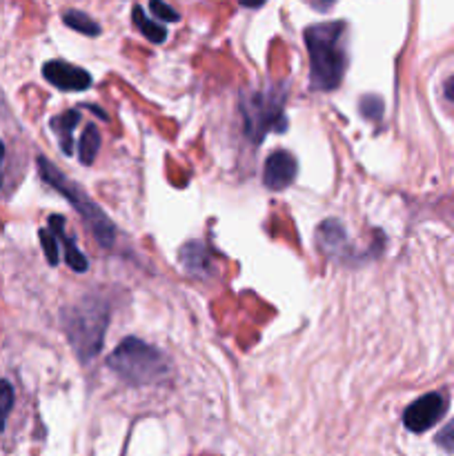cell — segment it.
<instances>
[{
	"label": "cell",
	"instance_id": "1",
	"mask_svg": "<svg viewBox=\"0 0 454 456\" xmlns=\"http://www.w3.org/2000/svg\"><path fill=\"white\" fill-rule=\"evenodd\" d=\"M343 22H323L305 29L307 56H310V85L319 92H332L345 74L343 52Z\"/></svg>",
	"mask_w": 454,
	"mask_h": 456
},
{
	"label": "cell",
	"instance_id": "2",
	"mask_svg": "<svg viewBox=\"0 0 454 456\" xmlns=\"http://www.w3.org/2000/svg\"><path fill=\"white\" fill-rule=\"evenodd\" d=\"M107 365L118 374L123 381L132 386H151L169 377L172 365L169 359L156 347L147 346L141 338H125L111 356L107 359Z\"/></svg>",
	"mask_w": 454,
	"mask_h": 456
},
{
	"label": "cell",
	"instance_id": "3",
	"mask_svg": "<svg viewBox=\"0 0 454 456\" xmlns=\"http://www.w3.org/2000/svg\"><path fill=\"white\" fill-rule=\"evenodd\" d=\"M38 169H40V176H43V181L49 183V185H52L56 191H61V194L65 196L71 205H74L76 212H78L80 216L87 221V225L92 227V232H93V236H96L98 243H101L102 248H111V243H114V239H116V230H114V225H111L109 218L102 214V209L98 208V205L93 203V200L89 199V196L85 194L78 185H76V183H71L69 178H67L65 174L56 167V165L49 163L45 156H38Z\"/></svg>",
	"mask_w": 454,
	"mask_h": 456
},
{
	"label": "cell",
	"instance_id": "4",
	"mask_svg": "<svg viewBox=\"0 0 454 456\" xmlns=\"http://www.w3.org/2000/svg\"><path fill=\"white\" fill-rule=\"evenodd\" d=\"M107 328V307L101 301H83L65 316L67 338L83 361L101 352Z\"/></svg>",
	"mask_w": 454,
	"mask_h": 456
},
{
	"label": "cell",
	"instance_id": "5",
	"mask_svg": "<svg viewBox=\"0 0 454 456\" xmlns=\"http://www.w3.org/2000/svg\"><path fill=\"white\" fill-rule=\"evenodd\" d=\"M245 116V132L254 142L261 141L267 132H280L283 123V94L256 92L240 102Z\"/></svg>",
	"mask_w": 454,
	"mask_h": 456
},
{
	"label": "cell",
	"instance_id": "6",
	"mask_svg": "<svg viewBox=\"0 0 454 456\" xmlns=\"http://www.w3.org/2000/svg\"><path fill=\"white\" fill-rule=\"evenodd\" d=\"M445 414V399L436 392L414 401L403 414V423L409 432H426Z\"/></svg>",
	"mask_w": 454,
	"mask_h": 456
},
{
	"label": "cell",
	"instance_id": "7",
	"mask_svg": "<svg viewBox=\"0 0 454 456\" xmlns=\"http://www.w3.org/2000/svg\"><path fill=\"white\" fill-rule=\"evenodd\" d=\"M43 76L45 80H49L53 87L62 89V92H85L92 85V76L87 71L62 61L45 62Z\"/></svg>",
	"mask_w": 454,
	"mask_h": 456
},
{
	"label": "cell",
	"instance_id": "8",
	"mask_svg": "<svg viewBox=\"0 0 454 456\" xmlns=\"http://www.w3.org/2000/svg\"><path fill=\"white\" fill-rule=\"evenodd\" d=\"M298 165L294 160V156L289 151H274V154L267 156L265 169H263V183H265L267 190L280 191L285 187H289L296 178Z\"/></svg>",
	"mask_w": 454,
	"mask_h": 456
},
{
	"label": "cell",
	"instance_id": "9",
	"mask_svg": "<svg viewBox=\"0 0 454 456\" xmlns=\"http://www.w3.org/2000/svg\"><path fill=\"white\" fill-rule=\"evenodd\" d=\"M316 240H319L320 249L329 256H341L343 249L347 248L345 230L338 221H325L320 223L319 232H316Z\"/></svg>",
	"mask_w": 454,
	"mask_h": 456
},
{
	"label": "cell",
	"instance_id": "10",
	"mask_svg": "<svg viewBox=\"0 0 454 456\" xmlns=\"http://www.w3.org/2000/svg\"><path fill=\"white\" fill-rule=\"evenodd\" d=\"M65 221H62V216H49V227H52L53 232H56L58 240L62 243V249H65V261L67 265L71 267L74 272H87L89 263H87V256H85L83 252H80L78 248L74 245V240L69 239V236L65 234Z\"/></svg>",
	"mask_w": 454,
	"mask_h": 456
},
{
	"label": "cell",
	"instance_id": "11",
	"mask_svg": "<svg viewBox=\"0 0 454 456\" xmlns=\"http://www.w3.org/2000/svg\"><path fill=\"white\" fill-rule=\"evenodd\" d=\"M78 120H80V114L76 110H69V111H65V114L52 118V129L56 132L58 141H61L62 154H67V156H71V151H74L71 141H74V129H76V125H78Z\"/></svg>",
	"mask_w": 454,
	"mask_h": 456
},
{
	"label": "cell",
	"instance_id": "12",
	"mask_svg": "<svg viewBox=\"0 0 454 456\" xmlns=\"http://www.w3.org/2000/svg\"><path fill=\"white\" fill-rule=\"evenodd\" d=\"M181 263L185 265L187 272L196 276H207L209 272V254L203 243H187L181 249Z\"/></svg>",
	"mask_w": 454,
	"mask_h": 456
},
{
	"label": "cell",
	"instance_id": "13",
	"mask_svg": "<svg viewBox=\"0 0 454 456\" xmlns=\"http://www.w3.org/2000/svg\"><path fill=\"white\" fill-rule=\"evenodd\" d=\"M132 18L147 40H151V43H158V45L165 43V38H167V29H165L163 25H158L156 20H150L141 7L132 9Z\"/></svg>",
	"mask_w": 454,
	"mask_h": 456
},
{
	"label": "cell",
	"instance_id": "14",
	"mask_svg": "<svg viewBox=\"0 0 454 456\" xmlns=\"http://www.w3.org/2000/svg\"><path fill=\"white\" fill-rule=\"evenodd\" d=\"M98 147H101V134H98L96 125H87L80 136L78 142V156H80V163L83 165H92L93 159L98 154Z\"/></svg>",
	"mask_w": 454,
	"mask_h": 456
},
{
	"label": "cell",
	"instance_id": "15",
	"mask_svg": "<svg viewBox=\"0 0 454 456\" xmlns=\"http://www.w3.org/2000/svg\"><path fill=\"white\" fill-rule=\"evenodd\" d=\"M62 20H65L67 27H71L74 31H78V34H85V36H98V34H101V25H98L96 20H92L87 13L76 12V9H69V12H65Z\"/></svg>",
	"mask_w": 454,
	"mask_h": 456
},
{
	"label": "cell",
	"instance_id": "16",
	"mask_svg": "<svg viewBox=\"0 0 454 456\" xmlns=\"http://www.w3.org/2000/svg\"><path fill=\"white\" fill-rule=\"evenodd\" d=\"M13 408V387L9 386V381L0 379V432L7 426L9 412Z\"/></svg>",
	"mask_w": 454,
	"mask_h": 456
},
{
	"label": "cell",
	"instance_id": "17",
	"mask_svg": "<svg viewBox=\"0 0 454 456\" xmlns=\"http://www.w3.org/2000/svg\"><path fill=\"white\" fill-rule=\"evenodd\" d=\"M40 243H43V252L49 265H58V236L52 227L40 230Z\"/></svg>",
	"mask_w": 454,
	"mask_h": 456
},
{
	"label": "cell",
	"instance_id": "18",
	"mask_svg": "<svg viewBox=\"0 0 454 456\" xmlns=\"http://www.w3.org/2000/svg\"><path fill=\"white\" fill-rule=\"evenodd\" d=\"M361 114L365 120H381L383 116V101L378 96H363L361 98Z\"/></svg>",
	"mask_w": 454,
	"mask_h": 456
},
{
	"label": "cell",
	"instance_id": "19",
	"mask_svg": "<svg viewBox=\"0 0 454 456\" xmlns=\"http://www.w3.org/2000/svg\"><path fill=\"white\" fill-rule=\"evenodd\" d=\"M150 9H151V13H154V16L163 22H176L178 18H181L178 16L176 9H172L169 4H165L163 0H151Z\"/></svg>",
	"mask_w": 454,
	"mask_h": 456
},
{
	"label": "cell",
	"instance_id": "20",
	"mask_svg": "<svg viewBox=\"0 0 454 456\" xmlns=\"http://www.w3.org/2000/svg\"><path fill=\"white\" fill-rule=\"evenodd\" d=\"M436 444H439L443 450H448V452H454V421H450L448 426L439 432Z\"/></svg>",
	"mask_w": 454,
	"mask_h": 456
},
{
	"label": "cell",
	"instance_id": "21",
	"mask_svg": "<svg viewBox=\"0 0 454 456\" xmlns=\"http://www.w3.org/2000/svg\"><path fill=\"white\" fill-rule=\"evenodd\" d=\"M305 3L310 4V7H314L316 12H328L334 4V0H305Z\"/></svg>",
	"mask_w": 454,
	"mask_h": 456
},
{
	"label": "cell",
	"instance_id": "22",
	"mask_svg": "<svg viewBox=\"0 0 454 456\" xmlns=\"http://www.w3.org/2000/svg\"><path fill=\"white\" fill-rule=\"evenodd\" d=\"M445 96H448V101L454 105V76L445 83Z\"/></svg>",
	"mask_w": 454,
	"mask_h": 456
},
{
	"label": "cell",
	"instance_id": "23",
	"mask_svg": "<svg viewBox=\"0 0 454 456\" xmlns=\"http://www.w3.org/2000/svg\"><path fill=\"white\" fill-rule=\"evenodd\" d=\"M240 4H243V7H249V9H256V7H261V4H265L267 0H239Z\"/></svg>",
	"mask_w": 454,
	"mask_h": 456
},
{
	"label": "cell",
	"instance_id": "24",
	"mask_svg": "<svg viewBox=\"0 0 454 456\" xmlns=\"http://www.w3.org/2000/svg\"><path fill=\"white\" fill-rule=\"evenodd\" d=\"M3 159H4V145L0 142V165H3ZM0 185H3V178H0Z\"/></svg>",
	"mask_w": 454,
	"mask_h": 456
}]
</instances>
